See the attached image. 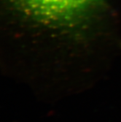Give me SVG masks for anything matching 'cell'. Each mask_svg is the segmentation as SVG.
<instances>
[{
    "mask_svg": "<svg viewBox=\"0 0 121 122\" xmlns=\"http://www.w3.org/2000/svg\"><path fill=\"white\" fill-rule=\"evenodd\" d=\"M13 15L31 27L78 37L107 7V0H6Z\"/></svg>",
    "mask_w": 121,
    "mask_h": 122,
    "instance_id": "1",
    "label": "cell"
}]
</instances>
